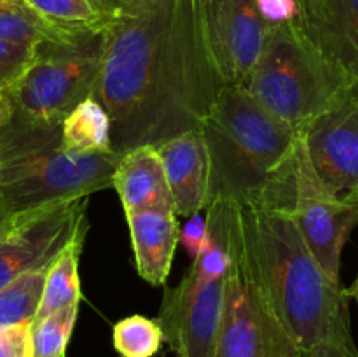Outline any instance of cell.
Instances as JSON below:
<instances>
[{"mask_svg":"<svg viewBox=\"0 0 358 357\" xmlns=\"http://www.w3.org/2000/svg\"><path fill=\"white\" fill-rule=\"evenodd\" d=\"M210 0H131L105 28L93 97L126 153L201 130L224 86L213 63Z\"/></svg>","mask_w":358,"mask_h":357,"instance_id":"obj_1","label":"cell"},{"mask_svg":"<svg viewBox=\"0 0 358 357\" xmlns=\"http://www.w3.org/2000/svg\"><path fill=\"white\" fill-rule=\"evenodd\" d=\"M238 220L245 268L299 349L353 340L346 290L318 265L289 210L238 203Z\"/></svg>","mask_w":358,"mask_h":357,"instance_id":"obj_2","label":"cell"},{"mask_svg":"<svg viewBox=\"0 0 358 357\" xmlns=\"http://www.w3.org/2000/svg\"><path fill=\"white\" fill-rule=\"evenodd\" d=\"M201 133L210 161L208 203L224 198L290 209L299 133L240 86L220 88Z\"/></svg>","mask_w":358,"mask_h":357,"instance_id":"obj_3","label":"cell"},{"mask_svg":"<svg viewBox=\"0 0 358 357\" xmlns=\"http://www.w3.org/2000/svg\"><path fill=\"white\" fill-rule=\"evenodd\" d=\"M122 153L66 150L59 125L14 114L0 128V196L10 212L112 188Z\"/></svg>","mask_w":358,"mask_h":357,"instance_id":"obj_4","label":"cell"},{"mask_svg":"<svg viewBox=\"0 0 358 357\" xmlns=\"http://www.w3.org/2000/svg\"><path fill=\"white\" fill-rule=\"evenodd\" d=\"M353 83L325 58L297 21L269 24L243 90L262 108L301 133Z\"/></svg>","mask_w":358,"mask_h":357,"instance_id":"obj_5","label":"cell"},{"mask_svg":"<svg viewBox=\"0 0 358 357\" xmlns=\"http://www.w3.org/2000/svg\"><path fill=\"white\" fill-rule=\"evenodd\" d=\"M105 28L35 46L23 76L7 90L14 114L38 125H62L79 102L93 94L103 58Z\"/></svg>","mask_w":358,"mask_h":357,"instance_id":"obj_6","label":"cell"},{"mask_svg":"<svg viewBox=\"0 0 358 357\" xmlns=\"http://www.w3.org/2000/svg\"><path fill=\"white\" fill-rule=\"evenodd\" d=\"M215 357H303V350L248 275L240 240L226 276Z\"/></svg>","mask_w":358,"mask_h":357,"instance_id":"obj_7","label":"cell"},{"mask_svg":"<svg viewBox=\"0 0 358 357\" xmlns=\"http://www.w3.org/2000/svg\"><path fill=\"white\" fill-rule=\"evenodd\" d=\"M308 248L329 279L341 284V255L358 224V206L332 195L315 172L299 133L294 156V191L289 209Z\"/></svg>","mask_w":358,"mask_h":357,"instance_id":"obj_8","label":"cell"},{"mask_svg":"<svg viewBox=\"0 0 358 357\" xmlns=\"http://www.w3.org/2000/svg\"><path fill=\"white\" fill-rule=\"evenodd\" d=\"M87 198L80 196L10 212L0 230V287L55 261L87 226Z\"/></svg>","mask_w":358,"mask_h":357,"instance_id":"obj_9","label":"cell"},{"mask_svg":"<svg viewBox=\"0 0 358 357\" xmlns=\"http://www.w3.org/2000/svg\"><path fill=\"white\" fill-rule=\"evenodd\" d=\"M226 276L203 279L189 268L178 286L166 289L157 322L175 357H215Z\"/></svg>","mask_w":358,"mask_h":357,"instance_id":"obj_10","label":"cell"},{"mask_svg":"<svg viewBox=\"0 0 358 357\" xmlns=\"http://www.w3.org/2000/svg\"><path fill=\"white\" fill-rule=\"evenodd\" d=\"M308 158L325 188L341 200L358 195V84L301 132Z\"/></svg>","mask_w":358,"mask_h":357,"instance_id":"obj_11","label":"cell"},{"mask_svg":"<svg viewBox=\"0 0 358 357\" xmlns=\"http://www.w3.org/2000/svg\"><path fill=\"white\" fill-rule=\"evenodd\" d=\"M268 27L254 0H210V48L224 86H245L262 51Z\"/></svg>","mask_w":358,"mask_h":357,"instance_id":"obj_12","label":"cell"},{"mask_svg":"<svg viewBox=\"0 0 358 357\" xmlns=\"http://www.w3.org/2000/svg\"><path fill=\"white\" fill-rule=\"evenodd\" d=\"M297 6L301 30L358 84V0H297Z\"/></svg>","mask_w":358,"mask_h":357,"instance_id":"obj_13","label":"cell"},{"mask_svg":"<svg viewBox=\"0 0 358 357\" xmlns=\"http://www.w3.org/2000/svg\"><path fill=\"white\" fill-rule=\"evenodd\" d=\"M177 216H192L208 205L210 161L201 130L180 133L157 144Z\"/></svg>","mask_w":358,"mask_h":357,"instance_id":"obj_14","label":"cell"},{"mask_svg":"<svg viewBox=\"0 0 358 357\" xmlns=\"http://www.w3.org/2000/svg\"><path fill=\"white\" fill-rule=\"evenodd\" d=\"M112 188L117 191L124 214L173 210L163 161L154 146H140L122 153L112 177Z\"/></svg>","mask_w":358,"mask_h":357,"instance_id":"obj_15","label":"cell"},{"mask_svg":"<svg viewBox=\"0 0 358 357\" xmlns=\"http://www.w3.org/2000/svg\"><path fill=\"white\" fill-rule=\"evenodd\" d=\"M126 219L140 276L152 286H163L178 244V216L173 210H143L126 214Z\"/></svg>","mask_w":358,"mask_h":357,"instance_id":"obj_16","label":"cell"},{"mask_svg":"<svg viewBox=\"0 0 358 357\" xmlns=\"http://www.w3.org/2000/svg\"><path fill=\"white\" fill-rule=\"evenodd\" d=\"M62 144L66 150L84 154L112 153V122L103 105L91 94L66 114L62 125Z\"/></svg>","mask_w":358,"mask_h":357,"instance_id":"obj_17","label":"cell"},{"mask_svg":"<svg viewBox=\"0 0 358 357\" xmlns=\"http://www.w3.org/2000/svg\"><path fill=\"white\" fill-rule=\"evenodd\" d=\"M86 231L87 226L83 227L52 261L48 276H45L44 293H42V300L35 318H42L49 314L63 310V308L79 304V258L80 252H83Z\"/></svg>","mask_w":358,"mask_h":357,"instance_id":"obj_18","label":"cell"},{"mask_svg":"<svg viewBox=\"0 0 358 357\" xmlns=\"http://www.w3.org/2000/svg\"><path fill=\"white\" fill-rule=\"evenodd\" d=\"M84 30H66L35 14L23 0H0V41L23 46L69 41Z\"/></svg>","mask_w":358,"mask_h":357,"instance_id":"obj_19","label":"cell"},{"mask_svg":"<svg viewBox=\"0 0 358 357\" xmlns=\"http://www.w3.org/2000/svg\"><path fill=\"white\" fill-rule=\"evenodd\" d=\"M52 262L42 268L23 273L0 287V328L2 326L31 322L37 317L44 293L45 276Z\"/></svg>","mask_w":358,"mask_h":357,"instance_id":"obj_20","label":"cell"},{"mask_svg":"<svg viewBox=\"0 0 358 357\" xmlns=\"http://www.w3.org/2000/svg\"><path fill=\"white\" fill-rule=\"evenodd\" d=\"M35 14L66 30H101L112 16L98 0H23Z\"/></svg>","mask_w":358,"mask_h":357,"instance_id":"obj_21","label":"cell"},{"mask_svg":"<svg viewBox=\"0 0 358 357\" xmlns=\"http://www.w3.org/2000/svg\"><path fill=\"white\" fill-rule=\"evenodd\" d=\"M79 304L31 321V357H65Z\"/></svg>","mask_w":358,"mask_h":357,"instance_id":"obj_22","label":"cell"},{"mask_svg":"<svg viewBox=\"0 0 358 357\" xmlns=\"http://www.w3.org/2000/svg\"><path fill=\"white\" fill-rule=\"evenodd\" d=\"M114 349L121 357H152L159 352L163 331L157 321L129 315L114 326Z\"/></svg>","mask_w":358,"mask_h":357,"instance_id":"obj_23","label":"cell"},{"mask_svg":"<svg viewBox=\"0 0 358 357\" xmlns=\"http://www.w3.org/2000/svg\"><path fill=\"white\" fill-rule=\"evenodd\" d=\"M35 46L14 44V42L0 41V86L9 90L27 70L31 62Z\"/></svg>","mask_w":358,"mask_h":357,"instance_id":"obj_24","label":"cell"},{"mask_svg":"<svg viewBox=\"0 0 358 357\" xmlns=\"http://www.w3.org/2000/svg\"><path fill=\"white\" fill-rule=\"evenodd\" d=\"M0 357H31V322L0 328Z\"/></svg>","mask_w":358,"mask_h":357,"instance_id":"obj_25","label":"cell"},{"mask_svg":"<svg viewBox=\"0 0 358 357\" xmlns=\"http://www.w3.org/2000/svg\"><path fill=\"white\" fill-rule=\"evenodd\" d=\"M208 241V220L201 212L189 216L187 223L178 230V244L185 248L191 261H194Z\"/></svg>","mask_w":358,"mask_h":357,"instance_id":"obj_26","label":"cell"},{"mask_svg":"<svg viewBox=\"0 0 358 357\" xmlns=\"http://www.w3.org/2000/svg\"><path fill=\"white\" fill-rule=\"evenodd\" d=\"M259 14L268 24H282L297 20V0H254Z\"/></svg>","mask_w":358,"mask_h":357,"instance_id":"obj_27","label":"cell"},{"mask_svg":"<svg viewBox=\"0 0 358 357\" xmlns=\"http://www.w3.org/2000/svg\"><path fill=\"white\" fill-rule=\"evenodd\" d=\"M303 357H358L353 340L348 342H327L303 352Z\"/></svg>","mask_w":358,"mask_h":357,"instance_id":"obj_28","label":"cell"},{"mask_svg":"<svg viewBox=\"0 0 358 357\" xmlns=\"http://www.w3.org/2000/svg\"><path fill=\"white\" fill-rule=\"evenodd\" d=\"M14 115V105L10 100V94L7 91V88L0 86V128L6 126L7 122L13 119Z\"/></svg>","mask_w":358,"mask_h":357,"instance_id":"obj_29","label":"cell"},{"mask_svg":"<svg viewBox=\"0 0 358 357\" xmlns=\"http://www.w3.org/2000/svg\"><path fill=\"white\" fill-rule=\"evenodd\" d=\"M101 4L105 10H107L108 16H114L115 13H119L121 9H124L128 4H131V0H98Z\"/></svg>","mask_w":358,"mask_h":357,"instance_id":"obj_30","label":"cell"},{"mask_svg":"<svg viewBox=\"0 0 358 357\" xmlns=\"http://www.w3.org/2000/svg\"><path fill=\"white\" fill-rule=\"evenodd\" d=\"M9 216H10V210L7 209V205H6V203H3L2 196H0V230H2V227H3V224H6L7 217H9Z\"/></svg>","mask_w":358,"mask_h":357,"instance_id":"obj_31","label":"cell"},{"mask_svg":"<svg viewBox=\"0 0 358 357\" xmlns=\"http://www.w3.org/2000/svg\"><path fill=\"white\" fill-rule=\"evenodd\" d=\"M345 290H346V296L353 298V300L358 303V276L355 279V282H353V286L348 287V289H345Z\"/></svg>","mask_w":358,"mask_h":357,"instance_id":"obj_32","label":"cell"},{"mask_svg":"<svg viewBox=\"0 0 358 357\" xmlns=\"http://www.w3.org/2000/svg\"><path fill=\"white\" fill-rule=\"evenodd\" d=\"M353 203H355V205L358 206V195L355 196V198H353Z\"/></svg>","mask_w":358,"mask_h":357,"instance_id":"obj_33","label":"cell"}]
</instances>
